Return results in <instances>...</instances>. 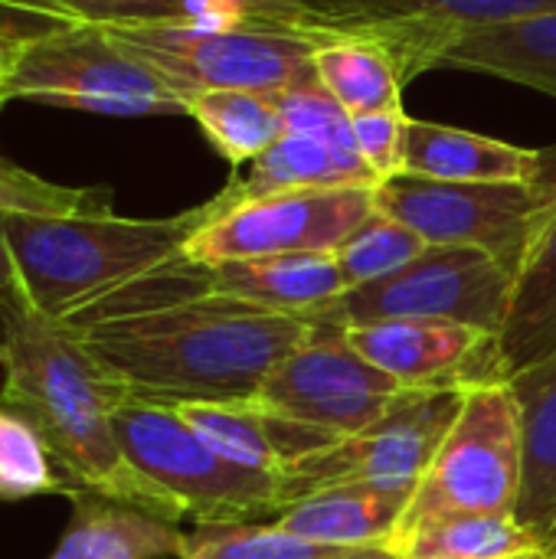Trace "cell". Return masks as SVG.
Segmentation results:
<instances>
[{
    "label": "cell",
    "mask_w": 556,
    "mask_h": 559,
    "mask_svg": "<svg viewBox=\"0 0 556 559\" xmlns=\"http://www.w3.org/2000/svg\"><path fill=\"white\" fill-rule=\"evenodd\" d=\"M59 328L125 400L157 406L252 400L269 373L311 337V321L301 314H279L223 295Z\"/></svg>",
    "instance_id": "6da1fadb"
},
{
    "label": "cell",
    "mask_w": 556,
    "mask_h": 559,
    "mask_svg": "<svg viewBox=\"0 0 556 559\" xmlns=\"http://www.w3.org/2000/svg\"><path fill=\"white\" fill-rule=\"evenodd\" d=\"M0 403L36 426L72 491H95L170 524L187 518L170 491L128 462L111 419L121 390L52 318L0 305Z\"/></svg>",
    "instance_id": "7a4b0ae2"
},
{
    "label": "cell",
    "mask_w": 556,
    "mask_h": 559,
    "mask_svg": "<svg viewBox=\"0 0 556 559\" xmlns=\"http://www.w3.org/2000/svg\"><path fill=\"white\" fill-rule=\"evenodd\" d=\"M206 219V203L167 219L128 216H36L0 210L23 298L59 321L75 308L184 259L187 239Z\"/></svg>",
    "instance_id": "3957f363"
},
{
    "label": "cell",
    "mask_w": 556,
    "mask_h": 559,
    "mask_svg": "<svg viewBox=\"0 0 556 559\" xmlns=\"http://www.w3.org/2000/svg\"><path fill=\"white\" fill-rule=\"evenodd\" d=\"M10 102L115 118L187 115V98L95 23H56L23 36L7 82Z\"/></svg>",
    "instance_id": "277c9868"
},
{
    "label": "cell",
    "mask_w": 556,
    "mask_h": 559,
    "mask_svg": "<svg viewBox=\"0 0 556 559\" xmlns=\"http://www.w3.org/2000/svg\"><path fill=\"white\" fill-rule=\"evenodd\" d=\"M524 485V426L511 383H485L465 393L462 413L446 432L433 465L416 485L413 504L393 540L400 550L426 524L495 514L518 518Z\"/></svg>",
    "instance_id": "5b68a950"
},
{
    "label": "cell",
    "mask_w": 556,
    "mask_h": 559,
    "mask_svg": "<svg viewBox=\"0 0 556 559\" xmlns=\"http://www.w3.org/2000/svg\"><path fill=\"white\" fill-rule=\"evenodd\" d=\"M128 52L157 69L184 98L206 88L279 92L315 75L324 29L275 23H180L105 26Z\"/></svg>",
    "instance_id": "8992f818"
},
{
    "label": "cell",
    "mask_w": 556,
    "mask_h": 559,
    "mask_svg": "<svg viewBox=\"0 0 556 559\" xmlns=\"http://www.w3.org/2000/svg\"><path fill=\"white\" fill-rule=\"evenodd\" d=\"M111 419L128 462L170 491L197 524H252L282 514L279 478L220 455L174 406L121 400Z\"/></svg>",
    "instance_id": "52a82bcc"
},
{
    "label": "cell",
    "mask_w": 556,
    "mask_h": 559,
    "mask_svg": "<svg viewBox=\"0 0 556 559\" xmlns=\"http://www.w3.org/2000/svg\"><path fill=\"white\" fill-rule=\"evenodd\" d=\"M556 206V151L528 183H449L416 174L377 187V210L416 229L429 246H472L495 255L511 275Z\"/></svg>",
    "instance_id": "ba28073f"
},
{
    "label": "cell",
    "mask_w": 556,
    "mask_h": 559,
    "mask_svg": "<svg viewBox=\"0 0 556 559\" xmlns=\"http://www.w3.org/2000/svg\"><path fill=\"white\" fill-rule=\"evenodd\" d=\"M514 275L472 246H429L400 272L347 288L324 308L305 314L311 324L374 321H459L485 334H501Z\"/></svg>",
    "instance_id": "9c48e42d"
},
{
    "label": "cell",
    "mask_w": 556,
    "mask_h": 559,
    "mask_svg": "<svg viewBox=\"0 0 556 559\" xmlns=\"http://www.w3.org/2000/svg\"><path fill=\"white\" fill-rule=\"evenodd\" d=\"M377 213V187L282 190L256 200H206V219L184 255L200 265L285 252H334Z\"/></svg>",
    "instance_id": "30bf717a"
},
{
    "label": "cell",
    "mask_w": 556,
    "mask_h": 559,
    "mask_svg": "<svg viewBox=\"0 0 556 559\" xmlns=\"http://www.w3.org/2000/svg\"><path fill=\"white\" fill-rule=\"evenodd\" d=\"M465 393L469 390H413L380 423L298 459L279 475L282 511L341 485L419 481L462 413Z\"/></svg>",
    "instance_id": "8fae6325"
},
{
    "label": "cell",
    "mask_w": 556,
    "mask_h": 559,
    "mask_svg": "<svg viewBox=\"0 0 556 559\" xmlns=\"http://www.w3.org/2000/svg\"><path fill=\"white\" fill-rule=\"evenodd\" d=\"M410 393L400 380L364 360L347 344L344 328L311 324V337L269 373L252 400L279 416L344 439L380 423Z\"/></svg>",
    "instance_id": "7c38bea8"
},
{
    "label": "cell",
    "mask_w": 556,
    "mask_h": 559,
    "mask_svg": "<svg viewBox=\"0 0 556 559\" xmlns=\"http://www.w3.org/2000/svg\"><path fill=\"white\" fill-rule=\"evenodd\" d=\"M301 10L311 29L383 43L410 82L433 69L436 49L449 36L551 13L556 0H301Z\"/></svg>",
    "instance_id": "4fadbf2b"
},
{
    "label": "cell",
    "mask_w": 556,
    "mask_h": 559,
    "mask_svg": "<svg viewBox=\"0 0 556 559\" xmlns=\"http://www.w3.org/2000/svg\"><path fill=\"white\" fill-rule=\"evenodd\" d=\"M347 344L406 390L508 383L498 337L459 321H374L344 328Z\"/></svg>",
    "instance_id": "5bb4252c"
},
{
    "label": "cell",
    "mask_w": 556,
    "mask_h": 559,
    "mask_svg": "<svg viewBox=\"0 0 556 559\" xmlns=\"http://www.w3.org/2000/svg\"><path fill=\"white\" fill-rule=\"evenodd\" d=\"M174 409L220 455H226L236 465L275 475V478L288 465H295L298 459L341 442V436L301 426V423H295L288 416H279V413L259 406L256 400H239V403H180Z\"/></svg>",
    "instance_id": "9a60e30c"
},
{
    "label": "cell",
    "mask_w": 556,
    "mask_h": 559,
    "mask_svg": "<svg viewBox=\"0 0 556 559\" xmlns=\"http://www.w3.org/2000/svg\"><path fill=\"white\" fill-rule=\"evenodd\" d=\"M419 481H360L318 491L275 518L288 534L311 544L354 550L393 547Z\"/></svg>",
    "instance_id": "2e32d148"
},
{
    "label": "cell",
    "mask_w": 556,
    "mask_h": 559,
    "mask_svg": "<svg viewBox=\"0 0 556 559\" xmlns=\"http://www.w3.org/2000/svg\"><path fill=\"white\" fill-rule=\"evenodd\" d=\"M206 292L279 314H311L347 292L334 252H285L206 265Z\"/></svg>",
    "instance_id": "e0dca14e"
},
{
    "label": "cell",
    "mask_w": 556,
    "mask_h": 559,
    "mask_svg": "<svg viewBox=\"0 0 556 559\" xmlns=\"http://www.w3.org/2000/svg\"><path fill=\"white\" fill-rule=\"evenodd\" d=\"M547 170V151L514 147L498 138H485L465 128L436 121L406 124L403 174L449 180V183H528Z\"/></svg>",
    "instance_id": "ac0fdd59"
},
{
    "label": "cell",
    "mask_w": 556,
    "mask_h": 559,
    "mask_svg": "<svg viewBox=\"0 0 556 559\" xmlns=\"http://www.w3.org/2000/svg\"><path fill=\"white\" fill-rule=\"evenodd\" d=\"M433 69L488 72L556 98V10L498 26L462 29L436 49Z\"/></svg>",
    "instance_id": "d6986e66"
},
{
    "label": "cell",
    "mask_w": 556,
    "mask_h": 559,
    "mask_svg": "<svg viewBox=\"0 0 556 559\" xmlns=\"http://www.w3.org/2000/svg\"><path fill=\"white\" fill-rule=\"evenodd\" d=\"M498 350L508 383L556 357V206L514 272Z\"/></svg>",
    "instance_id": "ffe728a7"
},
{
    "label": "cell",
    "mask_w": 556,
    "mask_h": 559,
    "mask_svg": "<svg viewBox=\"0 0 556 559\" xmlns=\"http://www.w3.org/2000/svg\"><path fill=\"white\" fill-rule=\"evenodd\" d=\"M72 521L52 559H161L184 557L187 534L147 511L95 491H72Z\"/></svg>",
    "instance_id": "44dd1931"
},
{
    "label": "cell",
    "mask_w": 556,
    "mask_h": 559,
    "mask_svg": "<svg viewBox=\"0 0 556 559\" xmlns=\"http://www.w3.org/2000/svg\"><path fill=\"white\" fill-rule=\"evenodd\" d=\"M524 426L518 521L544 547L556 534V357L511 380Z\"/></svg>",
    "instance_id": "7402d4cb"
},
{
    "label": "cell",
    "mask_w": 556,
    "mask_h": 559,
    "mask_svg": "<svg viewBox=\"0 0 556 559\" xmlns=\"http://www.w3.org/2000/svg\"><path fill=\"white\" fill-rule=\"evenodd\" d=\"M331 187H380V180L360 167L334 154L328 144L301 134H282L265 154H259L246 174L236 177L216 193L223 203L256 200L282 190H331Z\"/></svg>",
    "instance_id": "603a6c76"
},
{
    "label": "cell",
    "mask_w": 556,
    "mask_h": 559,
    "mask_svg": "<svg viewBox=\"0 0 556 559\" xmlns=\"http://www.w3.org/2000/svg\"><path fill=\"white\" fill-rule=\"evenodd\" d=\"M311 62H315V75L321 79V85L354 118L403 108L400 95H403L406 75L397 56L383 43L370 36L331 33V39L318 46Z\"/></svg>",
    "instance_id": "cb8c5ba5"
},
{
    "label": "cell",
    "mask_w": 556,
    "mask_h": 559,
    "mask_svg": "<svg viewBox=\"0 0 556 559\" xmlns=\"http://www.w3.org/2000/svg\"><path fill=\"white\" fill-rule=\"evenodd\" d=\"M187 118L200 124L206 141L239 170L265 154L282 134V115L272 92L249 88H206L187 98Z\"/></svg>",
    "instance_id": "d4e9b609"
},
{
    "label": "cell",
    "mask_w": 556,
    "mask_h": 559,
    "mask_svg": "<svg viewBox=\"0 0 556 559\" xmlns=\"http://www.w3.org/2000/svg\"><path fill=\"white\" fill-rule=\"evenodd\" d=\"M537 547V537L518 518L462 514L426 524L400 554L406 559H511Z\"/></svg>",
    "instance_id": "484cf974"
},
{
    "label": "cell",
    "mask_w": 556,
    "mask_h": 559,
    "mask_svg": "<svg viewBox=\"0 0 556 559\" xmlns=\"http://www.w3.org/2000/svg\"><path fill=\"white\" fill-rule=\"evenodd\" d=\"M36 495H72L69 481L52 462L36 426L0 403V501H23Z\"/></svg>",
    "instance_id": "4316f807"
},
{
    "label": "cell",
    "mask_w": 556,
    "mask_h": 559,
    "mask_svg": "<svg viewBox=\"0 0 556 559\" xmlns=\"http://www.w3.org/2000/svg\"><path fill=\"white\" fill-rule=\"evenodd\" d=\"M426 249H429V242L416 229H410L406 223L377 210L364 226H357L334 249V259L347 278V288H357V285L380 282L387 275L400 272Z\"/></svg>",
    "instance_id": "83f0119b"
},
{
    "label": "cell",
    "mask_w": 556,
    "mask_h": 559,
    "mask_svg": "<svg viewBox=\"0 0 556 559\" xmlns=\"http://www.w3.org/2000/svg\"><path fill=\"white\" fill-rule=\"evenodd\" d=\"M338 547L311 544L279 524H197L180 559H328Z\"/></svg>",
    "instance_id": "f1b7e54d"
},
{
    "label": "cell",
    "mask_w": 556,
    "mask_h": 559,
    "mask_svg": "<svg viewBox=\"0 0 556 559\" xmlns=\"http://www.w3.org/2000/svg\"><path fill=\"white\" fill-rule=\"evenodd\" d=\"M272 102H275L288 134L315 138V141L328 144L334 154H341L344 160L367 167L364 157L357 154L354 115L321 85L318 75H308L301 82H292V85L272 92Z\"/></svg>",
    "instance_id": "f546056e"
},
{
    "label": "cell",
    "mask_w": 556,
    "mask_h": 559,
    "mask_svg": "<svg viewBox=\"0 0 556 559\" xmlns=\"http://www.w3.org/2000/svg\"><path fill=\"white\" fill-rule=\"evenodd\" d=\"M0 210L36 216H105L111 210L108 187H66L13 164L0 154Z\"/></svg>",
    "instance_id": "4dcf8cb0"
},
{
    "label": "cell",
    "mask_w": 556,
    "mask_h": 559,
    "mask_svg": "<svg viewBox=\"0 0 556 559\" xmlns=\"http://www.w3.org/2000/svg\"><path fill=\"white\" fill-rule=\"evenodd\" d=\"M66 23L95 26H180L216 23L203 0H39Z\"/></svg>",
    "instance_id": "1f68e13d"
},
{
    "label": "cell",
    "mask_w": 556,
    "mask_h": 559,
    "mask_svg": "<svg viewBox=\"0 0 556 559\" xmlns=\"http://www.w3.org/2000/svg\"><path fill=\"white\" fill-rule=\"evenodd\" d=\"M406 124L410 115L403 108L393 111H374L354 118V138L357 154L370 167V174L383 183L390 177L403 174V154H406Z\"/></svg>",
    "instance_id": "d6a6232c"
},
{
    "label": "cell",
    "mask_w": 556,
    "mask_h": 559,
    "mask_svg": "<svg viewBox=\"0 0 556 559\" xmlns=\"http://www.w3.org/2000/svg\"><path fill=\"white\" fill-rule=\"evenodd\" d=\"M216 23H275V26H301L305 10L301 0H203Z\"/></svg>",
    "instance_id": "836d02e7"
},
{
    "label": "cell",
    "mask_w": 556,
    "mask_h": 559,
    "mask_svg": "<svg viewBox=\"0 0 556 559\" xmlns=\"http://www.w3.org/2000/svg\"><path fill=\"white\" fill-rule=\"evenodd\" d=\"M59 20L49 7H43L39 0H0V26L3 29H20V33H39L49 29Z\"/></svg>",
    "instance_id": "e575fe53"
},
{
    "label": "cell",
    "mask_w": 556,
    "mask_h": 559,
    "mask_svg": "<svg viewBox=\"0 0 556 559\" xmlns=\"http://www.w3.org/2000/svg\"><path fill=\"white\" fill-rule=\"evenodd\" d=\"M0 305H26L23 298V285H20V269H16V259H13V249L7 242V233L0 226Z\"/></svg>",
    "instance_id": "d590c367"
},
{
    "label": "cell",
    "mask_w": 556,
    "mask_h": 559,
    "mask_svg": "<svg viewBox=\"0 0 556 559\" xmlns=\"http://www.w3.org/2000/svg\"><path fill=\"white\" fill-rule=\"evenodd\" d=\"M23 36H29V33L3 29L0 26V108L7 105V82H10V72H13V62H16V52H20Z\"/></svg>",
    "instance_id": "8d00e7d4"
},
{
    "label": "cell",
    "mask_w": 556,
    "mask_h": 559,
    "mask_svg": "<svg viewBox=\"0 0 556 559\" xmlns=\"http://www.w3.org/2000/svg\"><path fill=\"white\" fill-rule=\"evenodd\" d=\"M328 559H406L393 547H354V550H338Z\"/></svg>",
    "instance_id": "74e56055"
},
{
    "label": "cell",
    "mask_w": 556,
    "mask_h": 559,
    "mask_svg": "<svg viewBox=\"0 0 556 559\" xmlns=\"http://www.w3.org/2000/svg\"><path fill=\"white\" fill-rule=\"evenodd\" d=\"M511 559H547L544 557V547H537V550H528V554H518V557Z\"/></svg>",
    "instance_id": "f35d334b"
},
{
    "label": "cell",
    "mask_w": 556,
    "mask_h": 559,
    "mask_svg": "<svg viewBox=\"0 0 556 559\" xmlns=\"http://www.w3.org/2000/svg\"><path fill=\"white\" fill-rule=\"evenodd\" d=\"M544 557L556 559V534L551 537V540H547V544H544Z\"/></svg>",
    "instance_id": "ab89813d"
}]
</instances>
